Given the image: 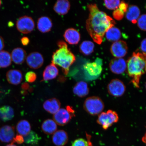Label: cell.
<instances>
[{
    "label": "cell",
    "mask_w": 146,
    "mask_h": 146,
    "mask_svg": "<svg viewBox=\"0 0 146 146\" xmlns=\"http://www.w3.org/2000/svg\"><path fill=\"white\" fill-rule=\"evenodd\" d=\"M87 7L89 13L86 25V30L93 40L101 44L106 32L115 23L105 13L100 11L96 4H89Z\"/></svg>",
    "instance_id": "6da1fadb"
},
{
    "label": "cell",
    "mask_w": 146,
    "mask_h": 146,
    "mask_svg": "<svg viewBox=\"0 0 146 146\" xmlns=\"http://www.w3.org/2000/svg\"><path fill=\"white\" fill-rule=\"evenodd\" d=\"M57 45L58 49L52 55V63L61 67L64 74L67 75L70 66L76 61V56L64 41H58Z\"/></svg>",
    "instance_id": "7a4b0ae2"
},
{
    "label": "cell",
    "mask_w": 146,
    "mask_h": 146,
    "mask_svg": "<svg viewBox=\"0 0 146 146\" xmlns=\"http://www.w3.org/2000/svg\"><path fill=\"white\" fill-rule=\"evenodd\" d=\"M146 65V55L141 52H133L127 61V72L132 78L133 85L137 88L139 87L141 76L145 73Z\"/></svg>",
    "instance_id": "3957f363"
},
{
    "label": "cell",
    "mask_w": 146,
    "mask_h": 146,
    "mask_svg": "<svg viewBox=\"0 0 146 146\" xmlns=\"http://www.w3.org/2000/svg\"><path fill=\"white\" fill-rule=\"evenodd\" d=\"M104 107L103 100L98 96H91L87 98L84 104V109L91 115L101 113Z\"/></svg>",
    "instance_id": "277c9868"
},
{
    "label": "cell",
    "mask_w": 146,
    "mask_h": 146,
    "mask_svg": "<svg viewBox=\"0 0 146 146\" xmlns=\"http://www.w3.org/2000/svg\"><path fill=\"white\" fill-rule=\"evenodd\" d=\"M103 60L97 58L92 62H88L83 66L84 73L86 78L88 80H93L99 76L103 70Z\"/></svg>",
    "instance_id": "5b68a950"
},
{
    "label": "cell",
    "mask_w": 146,
    "mask_h": 146,
    "mask_svg": "<svg viewBox=\"0 0 146 146\" xmlns=\"http://www.w3.org/2000/svg\"><path fill=\"white\" fill-rule=\"evenodd\" d=\"M118 120L117 113L112 110H109L107 112H102L100 114L97 122L104 129L106 130L113 124L117 123Z\"/></svg>",
    "instance_id": "8992f818"
},
{
    "label": "cell",
    "mask_w": 146,
    "mask_h": 146,
    "mask_svg": "<svg viewBox=\"0 0 146 146\" xmlns=\"http://www.w3.org/2000/svg\"><path fill=\"white\" fill-rule=\"evenodd\" d=\"M74 112V110L69 106H67L66 108L60 109L54 115V120L59 125H66L75 116Z\"/></svg>",
    "instance_id": "52a82bcc"
},
{
    "label": "cell",
    "mask_w": 146,
    "mask_h": 146,
    "mask_svg": "<svg viewBox=\"0 0 146 146\" xmlns=\"http://www.w3.org/2000/svg\"><path fill=\"white\" fill-rule=\"evenodd\" d=\"M17 30L22 33L27 34L33 31L35 27L33 19L30 16H24L20 17L16 21Z\"/></svg>",
    "instance_id": "ba28073f"
},
{
    "label": "cell",
    "mask_w": 146,
    "mask_h": 146,
    "mask_svg": "<svg viewBox=\"0 0 146 146\" xmlns=\"http://www.w3.org/2000/svg\"><path fill=\"white\" fill-rule=\"evenodd\" d=\"M107 90L111 95L119 97L123 96L125 92L126 87L123 82L116 78L111 80L107 86Z\"/></svg>",
    "instance_id": "9c48e42d"
},
{
    "label": "cell",
    "mask_w": 146,
    "mask_h": 146,
    "mask_svg": "<svg viewBox=\"0 0 146 146\" xmlns=\"http://www.w3.org/2000/svg\"><path fill=\"white\" fill-rule=\"evenodd\" d=\"M128 48L127 43L125 41L120 40L115 42L111 45V53L116 58H121L127 54Z\"/></svg>",
    "instance_id": "30bf717a"
},
{
    "label": "cell",
    "mask_w": 146,
    "mask_h": 146,
    "mask_svg": "<svg viewBox=\"0 0 146 146\" xmlns=\"http://www.w3.org/2000/svg\"><path fill=\"white\" fill-rule=\"evenodd\" d=\"M27 65L31 68L37 69L43 65L44 59L42 54L38 52H31L27 57Z\"/></svg>",
    "instance_id": "8fae6325"
},
{
    "label": "cell",
    "mask_w": 146,
    "mask_h": 146,
    "mask_svg": "<svg viewBox=\"0 0 146 146\" xmlns=\"http://www.w3.org/2000/svg\"><path fill=\"white\" fill-rule=\"evenodd\" d=\"M15 137V131L13 127L5 125L0 127V141L5 143L13 141Z\"/></svg>",
    "instance_id": "7c38bea8"
},
{
    "label": "cell",
    "mask_w": 146,
    "mask_h": 146,
    "mask_svg": "<svg viewBox=\"0 0 146 146\" xmlns=\"http://www.w3.org/2000/svg\"><path fill=\"white\" fill-rule=\"evenodd\" d=\"M125 60L122 58H116L111 60L109 67L111 72L116 74H121L125 72L127 68Z\"/></svg>",
    "instance_id": "4fadbf2b"
},
{
    "label": "cell",
    "mask_w": 146,
    "mask_h": 146,
    "mask_svg": "<svg viewBox=\"0 0 146 146\" xmlns=\"http://www.w3.org/2000/svg\"><path fill=\"white\" fill-rule=\"evenodd\" d=\"M64 37L67 42L72 45L77 44L81 39V35L76 29H67L64 34Z\"/></svg>",
    "instance_id": "5bb4252c"
},
{
    "label": "cell",
    "mask_w": 146,
    "mask_h": 146,
    "mask_svg": "<svg viewBox=\"0 0 146 146\" xmlns=\"http://www.w3.org/2000/svg\"><path fill=\"white\" fill-rule=\"evenodd\" d=\"M68 136L67 133L63 130L56 131L52 137L53 143L56 146H64L68 141Z\"/></svg>",
    "instance_id": "9a60e30c"
},
{
    "label": "cell",
    "mask_w": 146,
    "mask_h": 146,
    "mask_svg": "<svg viewBox=\"0 0 146 146\" xmlns=\"http://www.w3.org/2000/svg\"><path fill=\"white\" fill-rule=\"evenodd\" d=\"M52 20L46 16H41L38 19L37 29L40 32L46 33L50 32L52 27Z\"/></svg>",
    "instance_id": "2e32d148"
},
{
    "label": "cell",
    "mask_w": 146,
    "mask_h": 146,
    "mask_svg": "<svg viewBox=\"0 0 146 146\" xmlns=\"http://www.w3.org/2000/svg\"><path fill=\"white\" fill-rule=\"evenodd\" d=\"M6 78L7 81L11 84L18 85L22 81V73L17 69H11L7 72Z\"/></svg>",
    "instance_id": "e0dca14e"
},
{
    "label": "cell",
    "mask_w": 146,
    "mask_h": 146,
    "mask_svg": "<svg viewBox=\"0 0 146 146\" xmlns=\"http://www.w3.org/2000/svg\"><path fill=\"white\" fill-rule=\"evenodd\" d=\"M61 105L59 100L53 98L46 100L43 104V107L47 112L54 114L60 109Z\"/></svg>",
    "instance_id": "ac0fdd59"
},
{
    "label": "cell",
    "mask_w": 146,
    "mask_h": 146,
    "mask_svg": "<svg viewBox=\"0 0 146 146\" xmlns=\"http://www.w3.org/2000/svg\"><path fill=\"white\" fill-rule=\"evenodd\" d=\"M11 56L12 61L16 64H23L27 58V54L25 51L21 47H17L12 50Z\"/></svg>",
    "instance_id": "d6986e66"
},
{
    "label": "cell",
    "mask_w": 146,
    "mask_h": 146,
    "mask_svg": "<svg viewBox=\"0 0 146 146\" xmlns=\"http://www.w3.org/2000/svg\"><path fill=\"white\" fill-rule=\"evenodd\" d=\"M70 8V2L68 0H58L54 6V10L60 15H64L69 12Z\"/></svg>",
    "instance_id": "ffe728a7"
},
{
    "label": "cell",
    "mask_w": 146,
    "mask_h": 146,
    "mask_svg": "<svg viewBox=\"0 0 146 146\" xmlns=\"http://www.w3.org/2000/svg\"><path fill=\"white\" fill-rule=\"evenodd\" d=\"M59 74V70L52 63L46 67L43 74V81H48L54 79Z\"/></svg>",
    "instance_id": "44dd1931"
},
{
    "label": "cell",
    "mask_w": 146,
    "mask_h": 146,
    "mask_svg": "<svg viewBox=\"0 0 146 146\" xmlns=\"http://www.w3.org/2000/svg\"><path fill=\"white\" fill-rule=\"evenodd\" d=\"M89 91L87 84L83 81L78 82L73 89L74 94L80 98H83L89 94Z\"/></svg>",
    "instance_id": "7402d4cb"
},
{
    "label": "cell",
    "mask_w": 146,
    "mask_h": 146,
    "mask_svg": "<svg viewBox=\"0 0 146 146\" xmlns=\"http://www.w3.org/2000/svg\"><path fill=\"white\" fill-rule=\"evenodd\" d=\"M140 14V9L137 6L135 5H131L128 7L125 13V17L133 23L135 24L139 17Z\"/></svg>",
    "instance_id": "603a6c76"
},
{
    "label": "cell",
    "mask_w": 146,
    "mask_h": 146,
    "mask_svg": "<svg viewBox=\"0 0 146 146\" xmlns=\"http://www.w3.org/2000/svg\"><path fill=\"white\" fill-rule=\"evenodd\" d=\"M14 116V111L12 107L5 105L0 107V120L3 122L10 121Z\"/></svg>",
    "instance_id": "cb8c5ba5"
},
{
    "label": "cell",
    "mask_w": 146,
    "mask_h": 146,
    "mask_svg": "<svg viewBox=\"0 0 146 146\" xmlns=\"http://www.w3.org/2000/svg\"><path fill=\"white\" fill-rule=\"evenodd\" d=\"M41 129L46 134H54L57 130V124L54 120L51 119L46 120L42 124Z\"/></svg>",
    "instance_id": "d4e9b609"
},
{
    "label": "cell",
    "mask_w": 146,
    "mask_h": 146,
    "mask_svg": "<svg viewBox=\"0 0 146 146\" xmlns=\"http://www.w3.org/2000/svg\"><path fill=\"white\" fill-rule=\"evenodd\" d=\"M31 127L29 122L26 120H22L18 122L16 125V131L18 135L25 136L31 131Z\"/></svg>",
    "instance_id": "484cf974"
},
{
    "label": "cell",
    "mask_w": 146,
    "mask_h": 146,
    "mask_svg": "<svg viewBox=\"0 0 146 146\" xmlns=\"http://www.w3.org/2000/svg\"><path fill=\"white\" fill-rule=\"evenodd\" d=\"M105 34L107 39L111 42L119 41L121 36V32L119 29L114 27L109 29Z\"/></svg>",
    "instance_id": "4316f807"
},
{
    "label": "cell",
    "mask_w": 146,
    "mask_h": 146,
    "mask_svg": "<svg viewBox=\"0 0 146 146\" xmlns=\"http://www.w3.org/2000/svg\"><path fill=\"white\" fill-rule=\"evenodd\" d=\"M94 44L90 41H84L80 45V52L85 56H89L94 52Z\"/></svg>",
    "instance_id": "83f0119b"
},
{
    "label": "cell",
    "mask_w": 146,
    "mask_h": 146,
    "mask_svg": "<svg viewBox=\"0 0 146 146\" xmlns=\"http://www.w3.org/2000/svg\"><path fill=\"white\" fill-rule=\"evenodd\" d=\"M11 54L7 51L0 52V68H5L10 66L12 63Z\"/></svg>",
    "instance_id": "f1b7e54d"
},
{
    "label": "cell",
    "mask_w": 146,
    "mask_h": 146,
    "mask_svg": "<svg viewBox=\"0 0 146 146\" xmlns=\"http://www.w3.org/2000/svg\"><path fill=\"white\" fill-rule=\"evenodd\" d=\"M23 138L25 143L33 145H37L40 140L38 135L33 131H31L26 136L24 137Z\"/></svg>",
    "instance_id": "f546056e"
},
{
    "label": "cell",
    "mask_w": 146,
    "mask_h": 146,
    "mask_svg": "<svg viewBox=\"0 0 146 146\" xmlns=\"http://www.w3.org/2000/svg\"><path fill=\"white\" fill-rule=\"evenodd\" d=\"M104 4L106 8L109 10H115L118 8L120 3V1H105Z\"/></svg>",
    "instance_id": "4dcf8cb0"
},
{
    "label": "cell",
    "mask_w": 146,
    "mask_h": 146,
    "mask_svg": "<svg viewBox=\"0 0 146 146\" xmlns=\"http://www.w3.org/2000/svg\"><path fill=\"white\" fill-rule=\"evenodd\" d=\"M137 22L139 28L140 30L146 31V14L142 15L140 16Z\"/></svg>",
    "instance_id": "1f68e13d"
},
{
    "label": "cell",
    "mask_w": 146,
    "mask_h": 146,
    "mask_svg": "<svg viewBox=\"0 0 146 146\" xmlns=\"http://www.w3.org/2000/svg\"><path fill=\"white\" fill-rule=\"evenodd\" d=\"M25 80L29 83H33L36 78V75L33 72H29L27 73L25 76Z\"/></svg>",
    "instance_id": "d6a6232c"
},
{
    "label": "cell",
    "mask_w": 146,
    "mask_h": 146,
    "mask_svg": "<svg viewBox=\"0 0 146 146\" xmlns=\"http://www.w3.org/2000/svg\"><path fill=\"white\" fill-rule=\"evenodd\" d=\"M125 13L118 8L115 10L113 13V15L114 19L120 21L123 18Z\"/></svg>",
    "instance_id": "836d02e7"
},
{
    "label": "cell",
    "mask_w": 146,
    "mask_h": 146,
    "mask_svg": "<svg viewBox=\"0 0 146 146\" xmlns=\"http://www.w3.org/2000/svg\"><path fill=\"white\" fill-rule=\"evenodd\" d=\"M72 146H90V145L86 140L80 138L75 140Z\"/></svg>",
    "instance_id": "e575fe53"
},
{
    "label": "cell",
    "mask_w": 146,
    "mask_h": 146,
    "mask_svg": "<svg viewBox=\"0 0 146 146\" xmlns=\"http://www.w3.org/2000/svg\"><path fill=\"white\" fill-rule=\"evenodd\" d=\"M24 142V141L23 137L19 135H17L15 137L13 141L11 143H17L21 144H22Z\"/></svg>",
    "instance_id": "d590c367"
},
{
    "label": "cell",
    "mask_w": 146,
    "mask_h": 146,
    "mask_svg": "<svg viewBox=\"0 0 146 146\" xmlns=\"http://www.w3.org/2000/svg\"><path fill=\"white\" fill-rule=\"evenodd\" d=\"M140 47L142 53L146 55V38L144 39L141 42Z\"/></svg>",
    "instance_id": "8d00e7d4"
},
{
    "label": "cell",
    "mask_w": 146,
    "mask_h": 146,
    "mask_svg": "<svg viewBox=\"0 0 146 146\" xmlns=\"http://www.w3.org/2000/svg\"><path fill=\"white\" fill-rule=\"evenodd\" d=\"M21 43L24 46H27L30 43V40L29 38L27 36H23L21 39Z\"/></svg>",
    "instance_id": "74e56055"
},
{
    "label": "cell",
    "mask_w": 146,
    "mask_h": 146,
    "mask_svg": "<svg viewBox=\"0 0 146 146\" xmlns=\"http://www.w3.org/2000/svg\"><path fill=\"white\" fill-rule=\"evenodd\" d=\"M5 42L4 39L1 36H0V52L5 47Z\"/></svg>",
    "instance_id": "f35d334b"
},
{
    "label": "cell",
    "mask_w": 146,
    "mask_h": 146,
    "mask_svg": "<svg viewBox=\"0 0 146 146\" xmlns=\"http://www.w3.org/2000/svg\"><path fill=\"white\" fill-rule=\"evenodd\" d=\"M29 85L28 83H24L23 84L21 85V88L24 90H28L29 88Z\"/></svg>",
    "instance_id": "ab89813d"
},
{
    "label": "cell",
    "mask_w": 146,
    "mask_h": 146,
    "mask_svg": "<svg viewBox=\"0 0 146 146\" xmlns=\"http://www.w3.org/2000/svg\"><path fill=\"white\" fill-rule=\"evenodd\" d=\"M142 141H143L144 143H145L146 145V133L143 137L142 139Z\"/></svg>",
    "instance_id": "60d3db41"
},
{
    "label": "cell",
    "mask_w": 146,
    "mask_h": 146,
    "mask_svg": "<svg viewBox=\"0 0 146 146\" xmlns=\"http://www.w3.org/2000/svg\"><path fill=\"white\" fill-rule=\"evenodd\" d=\"M6 146H17V145H14V143H11V144H9V145H7Z\"/></svg>",
    "instance_id": "b9f144b4"
},
{
    "label": "cell",
    "mask_w": 146,
    "mask_h": 146,
    "mask_svg": "<svg viewBox=\"0 0 146 146\" xmlns=\"http://www.w3.org/2000/svg\"><path fill=\"white\" fill-rule=\"evenodd\" d=\"M1 1H0V6H1Z\"/></svg>",
    "instance_id": "7bdbcfd3"
},
{
    "label": "cell",
    "mask_w": 146,
    "mask_h": 146,
    "mask_svg": "<svg viewBox=\"0 0 146 146\" xmlns=\"http://www.w3.org/2000/svg\"><path fill=\"white\" fill-rule=\"evenodd\" d=\"M145 72H146V65L145 66Z\"/></svg>",
    "instance_id": "ee69618b"
},
{
    "label": "cell",
    "mask_w": 146,
    "mask_h": 146,
    "mask_svg": "<svg viewBox=\"0 0 146 146\" xmlns=\"http://www.w3.org/2000/svg\"><path fill=\"white\" fill-rule=\"evenodd\" d=\"M145 88H146V84H145Z\"/></svg>",
    "instance_id": "f6af8a7d"
},
{
    "label": "cell",
    "mask_w": 146,
    "mask_h": 146,
    "mask_svg": "<svg viewBox=\"0 0 146 146\" xmlns=\"http://www.w3.org/2000/svg\"><path fill=\"white\" fill-rule=\"evenodd\" d=\"M145 8L146 9V5H145Z\"/></svg>",
    "instance_id": "bcb514c9"
},
{
    "label": "cell",
    "mask_w": 146,
    "mask_h": 146,
    "mask_svg": "<svg viewBox=\"0 0 146 146\" xmlns=\"http://www.w3.org/2000/svg\"></svg>",
    "instance_id": "7dc6e473"
}]
</instances>
